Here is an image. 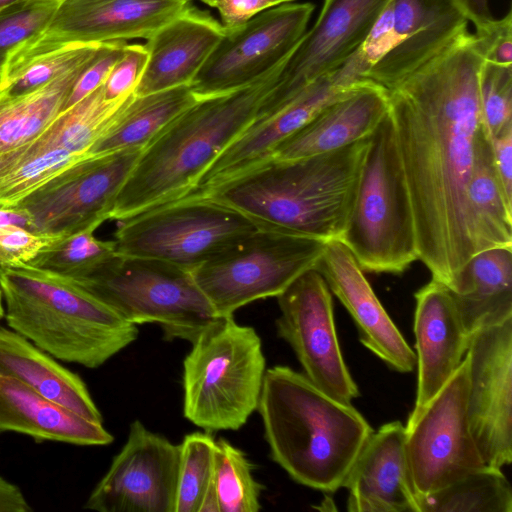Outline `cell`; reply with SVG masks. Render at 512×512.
Instances as JSON below:
<instances>
[{
    "label": "cell",
    "mask_w": 512,
    "mask_h": 512,
    "mask_svg": "<svg viewBox=\"0 0 512 512\" xmlns=\"http://www.w3.org/2000/svg\"><path fill=\"white\" fill-rule=\"evenodd\" d=\"M484 59L478 38L466 30L387 90L419 260L448 288L481 251L467 190L482 131L478 81Z\"/></svg>",
    "instance_id": "obj_1"
},
{
    "label": "cell",
    "mask_w": 512,
    "mask_h": 512,
    "mask_svg": "<svg viewBox=\"0 0 512 512\" xmlns=\"http://www.w3.org/2000/svg\"><path fill=\"white\" fill-rule=\"evenodd\" d=\"M369 138L310 157L269 158L193 196L241 213L258 229L339 240L356 197Z\"/></svg>",
    "instance_id": "obj_2"
},
{
    "label": "cell",
    "mask_w": 512,
    "mask_h": 512,
    "mask_svg": "<svg viewBox=\"0 0 512 512\" xmlns=\"http://www.w3.org/2000/svg\"><path fill=\"white\" fill-rule=\"evenodd\" d=\"M257 410L271 459L295 482L323 492L343 487L373 432L351 403L288 366L266 369Z\"/></svg>",
    "instance_id": "obj_3"
},
{
    "label": "cell",
    "mask_w": 512,
    "mask_h": 512,
    "mask_svg": "<svg viewBox=\"0 0 512 512\" xmlns=\"http://www.w3.org/2000/svg\"><path fill=\"white\" fill-rule=\"evenodd\" d=\"M288 60L246 86L198 99L174 118L142 149L117 196L111 219L118 221L188 194L208 166L257 117Z\"/></svg>",
    "instance_id": "obj_4"
},
{
    "label": "cell",
    "mask_w": 512,
    "mask_h": 512,
    "mask_svg": "<svg viewBox=\"0 0 512 512\" xmlns=\"http://www.w3.org/2000/svg\"><path fill=\"white\" fill-rule=\"evenodd\" d=\"M0 290L8 326L56 359L98 368L138 337L73 281L28 264L0 266Z\"/></svg>",
    "instance_id": "obj_5"
},
{
    "label": "cell",
    "mask_w": 512,
    "mask_h": 512,
    "mask_svg": "<svg viewBox=\"0 0 512 512\" xmlns=\"http://www.w3.org/2000/svg\"><path fill=\"white\" fill-rule=\"evenodd\" d=\"M339 241L363 272L399 275L419 260L410 193L389 110L369 138L356 197Z\"/></svg>",
    "instance_id": "obj_6"
},
{
    "label": "cell",
    "mask_w": 512,
    "mask_h": 512,
    "mask_svg": "<svg viewBox=\"0 0 512 512\" xmlns=\"http://www.w3.org/2000/svg\"><path fill=\"white\" fill-rule=\"evenodd\" d=\"M183 362V413L207 432L237 430L257 410L266 361L261 338L233 316L218 317Z\"/></svg>",
    "instance_id": "obj_7"
},
{
    "label": "cell",
    "mask_w": 512,
    "mask_h": 512,
    "mask_svg": "<svg viewBox=\"0 0 512 512\" xmlns=\"http://www.w3.org/2000/svg\"><path fill=\"white\" fill-rule=\"evenodd\" d=\"M71 281L130 323L158 324L166 341L192 343L219 317L192 272L165 261L115 254Z\"/></svg>",
    "instance_id": "obj_8"
},
{
    "label": "cell",
    "mask_w": 512,
    "mask_h": 512,
    "mask_svg": "<svg viewBox=\"0 0 512 512\" xmlns=\"http://www.w3.org/2000/svg\"><path fill=\"white\" fill-rule=\"evenodd\" d=\"M327 241L256 229L194 268L193 278L219 317L259 299L277 297L315 269Z\"/></svg>",
    "instance_id": "obj_9"
},
{
    "label": "cell",
    "mask_w": 512,
    "mask_h": 512,
    "mask_svg": "<svg viewBox=\"0 0 512 512\" xmlns=\"http://www.w3.org/2000/svg\"><path fill=\"white\" fill-rule=\"evenodd\" d=\"M258 229L241 213L204 197H182L118 220L115 253L192 271Z\"/></svg>",
    "instance_id": "obj_10"
},
{
    "label": "cell",
    "mask_w": 512,
    "mask_h": 512,
    "mask_svg": "<svg viewBox=\"0 0 512 512\" xmlns=\"http://www.w3.org/2000/svg\"><path fill=\"white\" fill-rule=\"evenodd\" d=\"M141 151L86 156L56 174L17 204L30 217L31 231L52 238L95 231L111 219Z\"/></svg>",
    "instance_id": "obj_11"
},
{
    "label": "cell",
    "mask_w": 512,
    "mask_h": 512,
    "mask_svg": "<svg viewBox=\"0 0 512 512\" xmlns=\"http://www.w3.org/2000/svg\"><path fill=\"white\" fill-rule=\"evenodd\" d=\"M187 5L183 0H63L42 28L4 54L0 83L61 46L147 39Z\"/></svg>",
    "instance_id": "obj_12"
},
{
    "label": "cell",
    "mask_w": 512,
    "mask_h": 512,
    "mask_svg": "<svg viewBox=\"0 0 512 512\" xmlns=\"http://www.w3.org/2000/svg\"><path fill=\"white\" fill-rule=\"evenodd\" d=\"M313 11L310 2L285 3L225 31L190 83L193 94L200 99L239 89L288 60Z\"/></svg>",
    "instance_id": "obj_13"
},
{
    "label": "cell",
    "mask_w": 512,
    "mask_h": 512,
    "mask_svg": "<svg viewBox=\"0 0 512 512\" xmlns=\"http://www.w3.org/2000/svg\"><path fill=\"white\" fill-rule=\"evenodd\" d=\"M468 359L406 428V452L420 496L442 489L485 465L467 415Z\"/></svg>",
    "instance_id": "obj_14"
},
{
    "label": "cell",
    "mask_w": 512,
    "mask_h": 512,
    "mask_svg": "<svg viewBox=\"0 0 512 512\" xmlns=\"http://www.w3.org/2000/svg\"><path fill=\"white\" fill-rule=\"evenodd\" d=\"M276 298L277 335L292 348L303 374L331 397L351 403L359 390L340 349L332 295L323 276L311 269Z\"/></svg>",
    "instance_id": "obj_15"
},
{
    "label": "cell",
    "mask_w": 512,
    "mask_h": 512,
    "mask_svg": "<svg viewBox=\"0 0 512 512\" xmlns=\"http://www.w3.org/2000/svg\"><path fill=\"white\" fill-rule=\"evenodd\" d=\"M368 66L357 50L342 66L318 78L273 111L257 116L208 166L196 195L270 158L274 149L324 107L358 87Z\"/></svg>",
    "instance_id": "obj_16"
},
{
    "label": "cell",
    "mask_w": 512,
    "mask_h": 512,
    "mask_svg": "<svg viewBox=\"0 0 512 512\" xmlns=\"http://www.w3.org/2000/svg\"><path fill=\"white\" fill-rule=\"evenodd\" d=\"M468 359L467 415L485 465L512 461V318L474 332Z\"/></svg>",
    "instance_id": "obj_17"
},
{
    "label": "cell",
    "mask_w": 512,
    "mask_h": 512,
    "mask_svg": "<svg viewBox=\"0 0 512 512\" xmlns=\"http://www.w3.org/2000/svg\"><path fill=\"white\" fill-rule=\"evenodd\" d=\"M180 445L135 420L126 443L84 507L99 512H174Z\"/></svg>",
    "instance_id": "obj_18"
},
{
    "label": "cell",
    "mask_w": 512,
    "mask_h": 512,
    "mask_svg": "<svg viewBox=\"0 0 512 512\" xmlns=\"http://www.w3.org/2000/svg\"><path fill=\"white\" fill-rule=\"evenodd\" d=\"M389 1L324 0L313 27L302 36L258 115L273 111L342 66L361 46Z\"/></svg>",
    "instance_id": "obj_19"
},
{
    "label": "cell",
    "mask_w": 512,
    "mask_h": 512,
    "mask_svg": "<svg viewBox=\"0 0 512 512\" xmlns=\"http://www.w3.org/2000/svg\"><path fill=\"white\" fill-rule=\"evenodd\" d=\"M414 335L418 371L416 399L405 426L411 425L463 361L470 335L450 290L431 279L415 293Z\"/></svg>",
    "instance_id": "obj_20"
},
{
    "label": "cell",
    "mask_w": 512,
    "mask_h": 512,
    "mask_svg": "<svg viewBox=\"0 0 512 512\" xmlns=\"http://www.w3.org/2000/svg\"><path fill=\"white\" fill-rule=\"evenodd\" d=\"M315 269L352 317L360 342L390 369L401 373L413 371L415 352L386 312L349 249L339 240L328 241Z\"/></svg>",
    "instance_id": "obj_21"
},
{
    "label": "cell",
    "mask_w": 512,
    "mask_h": 512,
    "mask_svg": "<svg viewBox=\"0 0 512 512\" xmlns=\"http://www.w3.org/2000/svg\"><path fill=\"white\" fill-rule=\"evenodd\" d=\"M392 14L393 46L363 75L386 91L468 30L452 0H392Z\"/></svg>",
    "instance_id": "obj_22"
},
{
    "label": "cell",
    "mask_w": 512,
    "mask_h": 512,
    "mask_svg": "<svg viewBox=\"0 0 512 512\" xmlns=\"http://www.w3.org/2000/svg\"><path fill=\"white\" fill-rule=\"evenodd\" d=\"M343 487L350 512H420L406 452V428L399 421L372 432Z\"/></svg>",
    "instance_id": "obj_23"
},
{
    "label": "cell",
    "mask_w": 512,
    "mask_h": 512,
    "mask_svg": "<svg viewBox=\"0 0 512 512\" xmlns=\"http://www.w3.org/2000/svg\"><path fill=\"white\" fill-rule=\"evenodd\" d=\"M224 34L209 12L187 5L146 39L147 63L134 94L190 85Z\"/></svg>",
    "instance_id": "obj_24"
},
{
    "label": "cell",
    "mask_w": 512,
    "mask_h": 512,
    "mask_svg": "<svg viewBox=\"0 0 512 512\" xmlns=\"http://www.w3.org/2000/svg\"><path fill=\"white\" fill-rule=\"evenodd\" d=\"M388 110L387 91L365 79L283 140L270 158L288 160L310 157L367 139Z\"/></svg>",
    "instance_id": "obj_25"
},
{
    "label": "cell",
    "mask_w": 512,
    "mask_h": 512,
    "mask_svg": "<svg viewBox=\"0 0 512 512\" xmlns=\"http://www.w3.org/2000/svg\"><path fill=\"white\" fill-rule=\"evenodd\" d=\"M11 431L37 441L102 446L113 436L102 423L88 420L23 383L0 376V433Z\"/></svg>",
    "instance_id": "obj_26"
},
{
    "label": "cell",
    "mask_w": 512,
    "mask_h": 512,
    "mask_svg": "<svg viewBox=\"0 0 512 512\" xmlns=\"http://www.w3.org/2000/svg\"><path fill=\"white\" fill-rule=\"evenodd\" d=\"M0 376L13 378L88 420L103 422L84 381L76 373L4 327H0Z\"/></svg>",
    "instance_id": "obj_27"
},
{
    "label": "cell",
    "mask_w": 512,
    "mask_h": 512,
    "mask_svg": "<svg viewBox=\"0 0 512 512\" xmlns=\"http://www.w3.org/2000/svg\"><path fill=\"white\" fill-rule=\"evenodd\" d=\"M448 289L470 336L512 318V247L474 254Z\"/></svg>",
    "instance_id": "obj_28"
},
{
    "label": "cell",
    "mask_w": 512,
    "mask_h": 512,
    "mask_svg": "<svg viewBox=\"0 0 512 512\" xmlns=\"http://www.w3.org/2000/svg\"><path fill=\"white\" fill-rule=\"evenodd\" d=\"M198 98L189 85L147 95L132 94L94 142L87 156L143 149Z\"/></svg>",
    "instance_id": "obj_29"
},
{
    "label": "cell",
    "mask_w": 512,
    "mask_h": 512,
    "mask_svg": "<svg viewBox=\"0 0 512 512\" xmlns=\"http://www.w3.org/2000/svg\"><path fill=\"white\" fill-rule=\"evenodd\" d=\"M98 52L30 92L0 93V155L33 142L47 129Z\"/></svg>",
    "instance_id": "obj_30"
},
{
    "label": "cell",
    "mask_w": 512,
    "mask_h": 512,
    "mask_svg": "<svg viewBox=\"0 0 512 512\" xmlns=\"http://www.w3.org/2000/svg\"><path fill=\"white\" fill-rule=\"evenodd\" d=\"M467 194L481 251L512 247V207L504 199L493 164L491 142L483 129L476 143Z\"/></svg>",
    "instance_id": "obj_31"
},
{
    "label": "cell",
    "mask_w": 512,
    "mask_h": 512,
    "mask_svg": "<svg viewBox=\"0 0 512 512\" xmlns=\"http://www.w3.org/2000/svg\"><path fill=\"white\" fill-rule=\"evenodd\" d=\"M420 512H512V489L502 469L484 465L419 497Z\"/></svg>",
    "instance_id": "obj_32"
},
{
    "label": "cell",
    "mask_w": 512,
    "mask_h": 512,
    "mask_svg": "<svg viewBox=\"0 0 512 512\" xmlns=\"http://www.w3.org/2000/svg\"><path fill=\"white\" fill-rule=\"evenodd\" d=\"M129 96L117 101H108L104 97L101 85L72 107L61 112L35 140L42 145L63 148L85 157Z\"/></svg>",
    "instance_id": "obj_33"
},
{
    "label": "cell",
    "mask_w": 512,
    "mask_h": 512,
    "mask_svg": "<svg viewBox=\"0 0 512 512\" xmlns=\"http://www.w3.org/2000/svg\"><path fill=\"white\" fill-rule=\"evenodd\" d=\"M179 445L174 512H218L213 484L215 439L210 432H194Z\"/></svg>",
    "instance_id": "obj_34"
},
{
    "label": "cell",
    "mask_w": 512,
    "mask_h": 512,
    "mask_svg": "<svg viewBox=\"0 0 512 512\" xmlns=\"http://www.w3.org/2000/svg\"><path fill=\"white\" fill-rule=\"evenodd\" d=\"M82 158L66 149L48 147L36 140L27 144L22 156L0 172V207L16 206L56 174Z\"/></svg>",
    "instance_id": "obj_35"
},
{
    "label": "cell",
    "mask_w": 512,
    "mask_h": 512,
    "mask_svg": "<svg viewBox=\"0 0 512 512\" xmlns=\"http://www.w3.org/2000/svg\"><path fill=\"white\" fill-rule=\"evenodd\" d=\"M253 465L224 438L216 441L213 484L218 512H257L264 486L253 476Z\"/></svg>",
    "instance_id": "obj_36"
},
{
    "label": "cell",
    "mask_w": 512,
    "mask_h": 512,
    "mask_svg": "<svg viewBox=\"0 0 512 512\" xmlns=\"http://www.w3.org/2000/svg\"><path fill=\"white\" fill-rule=\"evenodd\" d=\"M115 254L112 240L103 241L94 236V231H82L55 238L26 264L62 278L78 280Z\"/></svg>",
    "instance_id": "obj_37"
},
{
    "label": "cell",
    "mask_w": 512,
    "mask_h": 512,
    "mask_svg": "<svg viewBox=\"0 0 512 512\" xmlns=\"http://www.w3.org/2000/svg\"><path fill=\"white\" fill-rule=\"evenodd\" d=\"M102 44H68L33 58L0 83V93L5 96H18L30 92L93 57Z\"/></svg>",
    "instance_id": "obj_38"
},
{
    "label": "cell",
    "mask_w": 512,
    "mask_h": 512,
    "mask_svg": "<svg viewBox=\"0 0 512 512\" xmlns=\"http://www.w3.org/2000/svg\"><path fill=\"white\" fill-rule=\"evenodd\" d=\"M478 93L482 129L491 141L512 128V66L484 59Z\"/></svg>",
    "instance_id": "obj_39"
},
{
    "label": "cell",
    "mask_w": 512,
    "mask_h": 512,
    "mask_svg": "<svg viewBox=\"0 0 512 512\" xmlns=\"http://www.w3.org/2000/svg\"><path fill=\"white\" fill-rule=\"evenodd\" d=\"M61 2L14 0L0 8V58L17 43L42 28Z\"/></svg>",
    "instance_id": "obj_40"
},
{
    "label": "cell",
    "mask_w": 512,
    "mask_h": 512,
    "mask_svg": "<svg viewBox=\"0 0 512 512\" xmlns=\"http://www.w3.org/2000/svg\"><path fill=\"white\" fill-rule=\"evenodd\" d=\"M144 45H125L123 52L103 83L104 97L117 101L134 93L147 63Z\"/></svg>",
    "instance_id": "obj_41"
},
{
    "label": "cell",
    "mask_w": 512,
    "mask_h": 512,
    "mask_svg": "<svg viewBox=\"0 0 512 512\" xmlns=\"http://www.w3.org/2000/svg\"><path fill=\"white\" fill-rule=\"evenodd\" d=\"M125 45V41H112L102 44L96 57L75 83L63 106L62 112L103 85L114 64L121 56Z\"/></svg>",
    "instance_id": "obj_42"
},
{
    "label": "cell",
    "mask_w": 512,
    "mask_h": 512,
    "mask_svg": "<svg viewBox=\"0 0 512 512\" xmlns=\"http://www.w3.org/2000/svg\"><path fill=\"white\" fill-rule=\"evenodd\" d=\"M54 239L22 227L0 225V266L26 264Z\"/></svg>",
    "instance_id": "obj_43"
},
{
    "label": "cell",
    "mask_w": 512,
    "mask_h": 512,
    "mask_svg": "<svg viewBox=\"0 0 512 512\" xmlns=\"http://www.w3.org/2000/svg\"><path fill=\"white\" fill-rule=\"evenodd\" d=\"M487 61L512 66V12L500 19H493L487 26L475 30Z\"/></svg>",
    "instance_id": "obj_44"
},
{
    "label": "cell",
    "mask_w": 512,
    "mask_h": 512,
    "mask_svg": "<svg viewBox=\"0 0 512 512\" xmlns=\"http://www.w3.org/2000/svg\"><path fill=\"white\" fill-rule=\"evenodd\" d=\"M295 0H201L218 11L225 31L243 26L259 13Z\"/></svg>",
    "instance_id": "obj_45"
},
{
    "label": "cell",
    "mask_w": 512,
    "mask_h": 512,
    "mask_svg": "<svg viewBox=\"0 0 512 512\" xmlns=\"http://www.w3.org/2000/svg\"><path fill=\"white\" fill-rule=\"evenodd\" d=\"M393 43V14L392 0H390L358 49L368 66V70L392 48Z\"/></svg>",
    "instance_id": "obj_46"
},
{
    "label": "cell",
    "mask_w": 512,
    "mask_h": 512,
    "mask_svg": "<svg viewBox=\"0 0 512 512\" xmlns=\"http://www.w3.org/2000/svg\"><path fill=\"white\" fill-rule=\"evenodd\" d=\"M490 142L493 164L504 199L512 207V128Z\"/></svg>",
    "instance_id": "obj_47"
},
{
    "label": "cell",
    "mask_w": 512,
    "mask_h": 512,
    "mask_svg": "<svg viewBox=\"0 0 512 512\" xmlns=\"http://www.w3.org/2000/svg\"><path fill=\"white\" fill-rule=\"evenodd\" d=\"M468 22H472L475 30L487 26L494 17L491 14L489 0H452Z\"/></svg>",
    "instance_id": "obj_48"
},
{
    "label": "cell",
    "mask_w": 512,
    "mask_h": 512,
    "mask_svg": "<svg viewBox=\"0 0 512 512\" xmlns=\"http://www.w3.org/2000/svg\"><path fill=\"white\" fill-rule=\"evenodd\" d=\"M31 507L13 483L0 477V512H29Z\"/></svg>",
    "instance_id": "obj_49"
},
{
    "label": "cell",
    "mask_w": 512,
    "mask_h": 512,
    "mask_svg": "<svg viewBox=\"0 0 512 512\" xmlns=\"http://www.w3.org/2000/svg\"><path fill=\"white\" fill-rule=\"evenodd\" d=\"M0 225H13L31 231L30 217L26 211L18 205L8 208L0 207Z\"/></svg>",
    "instance_id": "obj_50"
},
{
    "label": "cell",
    "mask_w": 512,
    "mask_h": 512,
    "mask_svg": "<svg viewBox=\"0 0 512 512\" xmlns=\"http://www.w3.org/2000/svg\"><path fill=\"white\" fill-rule=\"evenodd\" d=\"M4 314H5V310L3 307V297H2V292L0 290V319H2L4 317Z\"/></svg>",
    "instance_id": "obj_51"
},
{
    "label": "cell",
    "mask_w": 512,
    "mask_h": 512,
    "mask_svg": "<svg viewBox=\"0 0 512 512\" xmlns=\"http://www.w3.org/2000/svg\"><path fill=\"white\" fill-rule=\"evenodd\" d=\"M14 0H0V8Z\"/></svg>",
    "instance_id": "obj_52"
},
{
    "label": "cell",
    "mask_w": 512,
    "mask_h": 512,
    "mask_svg": "<svg viewBox=\"0 0 512 512\" xmlns=\"http://www.w3.org/2000/svg\"><path fill=\"white\" fill-rule=\"evenodd\" d=\"M183 1L186 2V3H189L191 0H183Z\"/></svg>",
    "instance_id": "obj_53"
},
{
    "label": "cell",
    "mask_w": 512,
    "mask_h": 512,
    "mask_svg": "<svg viewBox=\"0 0 512 512\" xmlns=\"http://www.w3.org/2000/svg\"><path fill=\"white\" fill-rule=\"evenodd\" d=\"M56 1H59V2H61V1H63V0H56Z\"/></svg>",
    "instance_id": "obj_54"
},
{
    "label": "cell",
    "mask_w": 512,
    "mask_h": 512,
    "mask_svg": "<svg viewBox=\"0 0 512 512\" xmlns=\"http://www.w3.org/2000/svg\"><path fill=\"white\" fill-rule=\"evenodd\" d=\"M0 64H1V58H0Z\"/></svg>",
    "instance_id": "obj_55"
}]
</instances>
